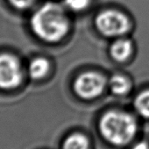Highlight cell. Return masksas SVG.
Wrapping results in <instances>:
<instances>
[{"label": "cell", "instance_id": "obj_3", "mask_svg": "<svg viewBox=\"0 0 149 149\" xmlns=\"http://www.w3.org/2000/svg\"><path fill=\"white\" fill-rule=\"evenodd\" d=\"M97 29L106 37H121L131 27L128 17L117 10H105L98 13L95 20Z\"/></svg>", "mask_w": 149, "mask_h": 149}, {"label": "cell", "instance_id": "obj_2", "mask_svg": "<svg viewBox=\"0 0 149 149\" xmlns=\"http://www.w3.org/2000/svg\"><path fill=\"white\" fill-rule=\"evenodd\" d=\"M99 127L104 139L118 146L130 142L137 132V124L133 117L120 111L106 112L100 120Z\"/></svg>", "mask_w": 149, "mask_h": 149}, {"label": "cell", "instance_id": "obj_12", "mask_svg": "<svg viewBox=\"0 0 149 149\" xmlns=\"http://www.w3.org/2000/svg\"><path fill=\"white\" fill-rule=\"evenodd\" d=\"M9 3L16 9H27L33 5L36 0H8Z\"/></svg>", "mask_w": 149, "mask_h": 149}, {"label": "cell", "instance_id": "obj_4", "mask_svg": "<svg viewBox=\"0 0 149 149\" xmlns=\"http://www.w3.org/2000/svg\"><path fill=\"white\" fill-rule=\"evenodd\" d=\"M22 80L23 70L18 57L10 53L0 54V89H15Z\"/></svg>", "mask_w": 149, "mask_h": 149}, {"label": "cell", "instance_id": "obj_9", "mask_svg": "<svg viewBox=\"0 0 149 149\" xmlns=\"http://www.w3.org/2000/svg\"><path fill=\"white\" fill-rule=\"evenodd\" d=\"M63 149H89V141L80 133L72 134L64 141Z\"/></svg>", "mask_w": 149, "mask_h": 149}, {"label": "cell", "instance_id": "obj_11", "mask_svg": "<svg viewBox=\"0 0 149 149\" xmlns=\"http://www.w3.org/2000/svg\"><path fill=\"white\" fill-rule=\"evenodd\" d=\"M91 0H64L65 5L72 11L81 12L86 9Z\"/></svg>", "mask_w": 149, "mask_h": 149}, {"label": "cell", "instance_id": "obj_1", "mask_svg": "<svg viewBox=\"0 0 149 149\" xmlns=\"http://www.w3.org/2000/svg\"><path fill=\"white\" fill-rule=\"evenodd\" d=\"M33 33L41 40L49 43L62 40L69 30L68 18L60 5L45 3L32 15L30 20Z\"/></svg>", "mask_w": 149, "mask_h": 149}, {"label": "cell", "instance_id": "obj_13", "mask_svg": "<svg viewBox=\"0 0 149 149\" xmlns=\"http://www.w3.org/2000/svg\"><path fill=\"white\" fill-rule=\"evenodd\" d=\"M132 149H149V145L146 142H139Z\"/></svg>", "mask_w": 149, "mask_h": 149}, {"label": "cell", "instance_id": "obj_10", "mask_svg": "<svg viewBox=\"0 0 149 149\" xmlns=\"http://www.w3.org/2000/svg\"><path fill=\"white\" fill-rule=\"evenodd\" d=\"M136 111L144 118H149V89L140 92L135 98Z\"/></svg>", "mask_w": 149, "mask_h": 149}, {"label": "cell", "instance_id": "obj_8", "mask_svg": "<svg viewBox=\"0 0 149 149\" xmlns=\"http://www.w3.org/2000/svg\"><path fill=\"white\" fill-rule=\"evenodd\" d=\"M109 85L111 91L118 96L126 94L131 90V82L130 80L123 76V74H114L109 81Z\"/></svg>", "mask_w": 149, "mask_h": 149}, {"label": "cell", "instance_id": "obj_6", "mask_svg": "<svg viewBox=\"0 0 149 149\" xmlns=\"http://www.w3.org/2000/svg\"><path fill=\"white\" fill-rule=\"evenodd\" d=\"M132 53V43L131 40L124 38L116 40L111 46V56L117 61H126Z\"/></svg>", "mask_w": 149, "mask_h": 149}, {"label": "cell", "instance_id": "obj_7", "mask_svg": "<svg viewBox=\"0 0 149 149\" xmlns=\"http://www.w3.org/2000/svg\"><path fill=\"white\" fill-rule=\"evenodd\" d=\"M49 69V61L43 57H38L32 60L29 63L28 74L32 79L40 80L47 76Z\"/></svg>", "mask_w": 149, "mask_h": 149}, {"label": "cell", "instance_id": "obj_5", "mask_svg": "<svg viewBox=\"0 0 149 149\" xmlns=\"http://www.w3.org/2000/svg\"><path fill=\"white\" fill-rule=\"evenodd\" d=\"M106 84L105 78L97 72H84L76 78L74 91L84 99H93L102 94Z\"/></svg>", "mask_w": 149, "mask_h": 149}]
</instances>
